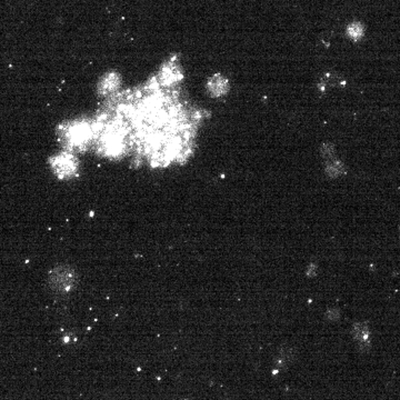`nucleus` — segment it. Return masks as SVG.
I'll return each mask as SVG.
<instances>
[{"label": "nucleus", "mask_w": 400, "mask_h": 400, "mask_svg": "<svg viewBox=\"0 0 400 400\" xmlns=\"http://www.w3.org/2000/svg\"><path fill=\"white\" fill-rule=\"evenodd\" d=\"M78 283V275L75 269L67 265L54 267L48 276V285L52 292L57 294L73 293Z\"/></svg>", "instance_id": "1"}, {"label": "nucleus", "mask_w": 400, "mask_h": 400, "mask_svg": "<svg viewBox=\"0 0 400 400\" xmlns=\"http://www.w3.org/2000/svg\"><path fill=\"white\" fill-rule=\"evenodd\" d=\"M352 337L361 352H367L372 348V334L367 322H356L352 327Z\"/></svg>", "instance_id": "2"}, {"label": "nucleus", "mask_w": 400, "mask_h": 400, "mask_svg": "<svg viewBox=\"0 0 400 400\" xmlns=\"http://www.w3.org/2000/svg\"><path fill=\"white\" fill-rule=\"evenodd\" d=\"M294 350L292 347H281L275 358V366L278 370L287 369L294 360Z\"/></svg>", "instance_id": "3"}, {"label": "nucleus", "mask_w": 400, "mask_h": 400, "mask_svg": "<svg viewBox=\"0 0 400 400\" xmlns=\"http://www.w3.org/2000/svg\"><path fill=\"white\" fill-rule=\"evenodd\" d=\"M348 35L350 36L353 39H358V38H360L363 36L364 33V28L361 26L360 24H352L350 26L348 27Z\"/></svg>", "instance_id": "4"}, {"label": "nucleus", "mask_w": 400, "mask_h": 400, "mask_svg": "<svg viewBox=\"0 0 400 400\" xmlns=\"http://www.w3.org/2000/svg\"><path fill=\"white\" fill-rule=\"evenodd\" d=\"M342 317V314H340L339 309H328L326 311V318L329 320V321H337Z\"/></svg>", "instance_id": "5"}, {"label": "nucleus", "mask_w": 400, "mask_h": 400, "mask_svg": "<svg viewBox=\"0 0 400 400\" xmlns=\"http://www.w3.org/2000/svg\"><path fill=\"white\" fill-rule=\"evenodd\" d=\"M306 275L308 278H315L318 275V266L316 264H310L308 267H307Z\"/></svg>", "instance_id": "6"}]
</instances>
